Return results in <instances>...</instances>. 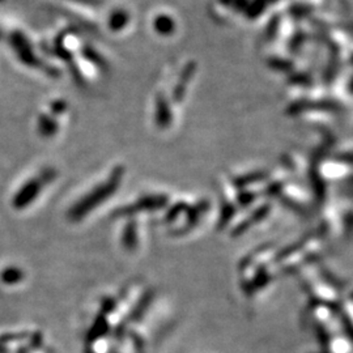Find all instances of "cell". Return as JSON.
I'll return each instance as SVG.
<instances>
[{"label":"cell","mask_w":353,"mask_h":353,"mask_svg":"<svg viewBox=\"0 0 353 353\" xmlns=\"http://www.w3.org/2000/svg\"><path fill=\"white\" fill-rule=\"evenodd\" d=\"M1 279H3L6 283L11 284V283H16L17 280H20V279H21V274H20L16 268H10V270L4 271V274L1 275Z\"/></svg>","instance_id":"obj_1"}]
</instances>
